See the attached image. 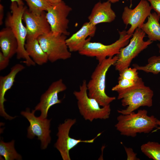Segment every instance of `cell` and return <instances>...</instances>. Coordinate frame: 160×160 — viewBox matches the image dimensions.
Listing matches in <instances>:
<instances>
[{
    "label": "cell",
    "mask_w": 160,
    "mask_h": 160,
    "mask_svg": "<svg viewBox=\"0 0 160 160\" xmlns=\"http://www.w3.org/2000/svg\"><path fill=\"white\" fill-rule=\"evenodd\" d=\"M25 1L31 12L35 14L41 13L52 5L47 0H23Z\"/></svg>",
    "instance_id": "cb8c5ba5"
},
{
    "label": "cell",
    "mask_w": 160,
    "mask_h": 160,
    "mask_svg": "<svg viewBox=\"0 0 160 160\" xmlns=\"http://www.w3.org/2000/svg\"><path fill=\"white\" fill-rule=\"evenodd\" d=\"M27 7L19 5L16 2H11V12H8L5 21V27L10 28L15 35L18 42L17 58L25 60L23 62L28 66H35L36 63L28 55L25 49L27 35L26 28L23 23V15Z\"/></svg>",
    "instance_id": "7a4b0ae2"
},
{
    "label": "cell",
    "mask_w": 160,
    "mask_h": 160,
    "mask_svg": "<svg viewBox=\"0 0 160 160\" xmlns=\"http://www.w3.org/2000/svg\"><path fill=\"white\" fill-rule=\"evenodd\" d=\"M72 10V8L63 1L52 5L47 9L46 17L52 33L66 36L69 35L68 31L69 20L67 17Z\"/></svg>",
    "instance_id": "8fae6325"
},
{
    "label": "cell",
    "mask_w": 160,
    "mask_h": 160,
    "mask_svg": "<svg viewBox=\"0 0 160 160\" xmlns=\"http://www.w3.org/2000/svg\"><path fill=\"white\" fill-rule=\"evenodd\" d=\"M66 89L67 87L61 79L53 82L50 85L41 95L40 102L35 108L36 111L41 112L40 117L47 118L49 108L55 105L61 103V100L58 98L59 93Z\"/></svg>",
    "instance_id": "5bb4252c"
},
{
    "label": "cell",
    "mask_w": 160,
    "mask_h": 160,
    "mask_svg": "<svg viewBox=\"0 0 160 160\" xmlns=\"http://www.w3.org/2000/svg\"><path fill=\"white\" fill-rule=\"evenodd\" d=\"M9 57L4 56L2 52H0V71H1L6 68L8 65L9 62Z\"/></svg>",
    "instance_id": "83f0119b"
},
{
    "label": "cell",
    "mask_w": 160,
    "mask_h": 160,
    "mask_svg": "<svg viewBox=\"0 0 160 160\" xmlns=\"http://www.w3.org/2000/svg\"><path fill=\"white\" fill-rule=\"evenodd\" d=\"M73 94L77 100L79 112L85 120L92 122L95 119L109 118L110 105L102 107L95 99L88 96L86 80L83 81L79 90L74 91Z\"/></svg>",
    "instance_id": "277c9868"
},
{
    "label": "cell",
    "mask_w": 160,
    "mask_h": 160,
    "mask_svg": "<svg viewBox=\"0 0 160 160\" xmlns=\"http://www.w3.org/2000/svg\"><path fill=\"white\" fill-rule=\"evenodd\" d=\"M25 68L23 65L16 64L11 68L10 72L7 75L0 76V114L6 119L11 120L16 117L11 116L5 112L4 104L7 100L5 98V95L13 86L17 74Z\"/></svg>",
    "instance_id": "2e32d148"
},
{
    "label": "cell",
    "mask_w": 160,
    "mask_h": 160,
    "mask_svg": "<svg viewBox=\"0 0 160 160\" xmlns=\"http://www.w3.org/2000/svg\"><path fill=\"white\" fill-rule=\"evenodd\" d=\"M11 2H16L19 5H24L22 0H10Z\"/></svg>",
    "instance_id": "1f68e13d"
},
{
    "label": "cell",
    "mask_w": 160,
    "mask_h": 160,
    "mask_svg": "<svg viewBox=\"0 0 160 160\" xmlns=\"http://www.w3.org/2000/svg\"><path fill=\"white\" fill-rule=\"evenodd\" d=\"M132 36L130 42L116 55L118 59L113 65L119 72L129 67L133 59L153 42L148 39L144 40L145 33L140 28L135 30Z\"/></svg>",
    "instance_id": "52a82bcc"
},
{
    "label": "cell",
    "mask_w": 160,
    "mask_h": 160,
    "mask_svg": "<svg viewBox=\"0 0 160 160\" xmlns=\"http://www.w3.org/2000/svg\"><path fill=\"white\" fill-rule=\"evenodd\" d=\"M157 45L159 49V52L160 54V55L159 56L160 57V44L159 43L157 44Z\"/></svg>",
    "instance_id": "e575fe53"
},
{
    "label": "cell",
    "mask_w": 160,
    "mask_h": 160,
    "mask_svg": "<svg viewBox=\"0 0 160 160\" xmlns=\"http://www.w3.org/2000/svg\"><path fill=\"white\" fill-rule=\"evenodd\" d=\"M152 9L150 4L146 0H141L133 9L125 6L121 18L126 26L129 24L131 25L130 27L127 31V33L132 35L137 28H140Z\"/></svg>",
    "instance_id": "7c38bea8"
},
{
    "label": "cell",
    "mask_w": 160,
    "mask_h": 160,
    "mask_svg": "<svg viewBox=\"0 0 160 160\" xmlns=\"http://www.w3.org/2000/svg\"><path fill=\"white\" fill-rule=\"evenodd\" d=\"M119 0H108L111 3H114L119 1Z\"/></svg>",
    "instance_id": "836d02e7"
},
{
    "label": "cell",
    "mask_w": 160,
    "mask_h": 160,
    "mask_svg": "<svg viewBox=\"0 0 160 160\" xmlns=\"http://www.w3.org/2000/svg\"><path fill=\"white\" fill-rule=\"evenodd\" d=\"M96 30V26L90 22L84 23L76 33L66 39V43L71 52H79L93 37Z\"/></svg>",
    "instance_id": "9a60e30c"
},
{
    "label": "cell",
    "mask_w": 160,
    "mask_h": 160,
    "mask_svg": "<svg viewBox=\"0 0 160 160\" xmlns=\"http://www.w3.org/2000/svg\"><path fill=\"white\" fill-rule=\"evenodd\" d=\"M118 84L112 88V91L117 93L135 86L144 84L141 78L138 81H134L125 79H118Z\"/></svg>",
    "instance_id": "d4e9b609"
},
{
    "label": "cell",
    "mask_w": 160,
    "mask_h": 160,
    "mask_svg": "<svg viewBox=\"0 0 160 160\" xmlns=\"http://www.w3.org/2000/svg\"><path fill=\"white\" fill-rule=\"evenodd\" d=\"M4 7L3 5L0 4V25H2L3 23V19L4 17Z\"/></svg>",
    "instance_id": "f546056e"
},
{
    "label": "cell",
    "mask_w": 160,
    "mask_h": 160,
    "mask_svg": "<svg viewBox=\"0 0 160 160\" xmlns=\"http://www.w3.org/2000/svg\"><path fill=\"white\" fill-rule=\"evenodd\" d=\"M47 1L52 5L57 4L61 2L62 0H47Z\"/></svg>",
    "instance_id": "4dcf8cb0"
},
{
    "label": "cell",
    "mask_w": 160,
    "mask_h": 160,
    "mask_svg": "<svg viewBox=\"0 0 160 160\" xmlns=\"http://www.w3.org/2000/svg\"><path fill=\"white\" fill-rule=\"evenodd\" d=\"M160 17L155 12L151 13L148 17L147 21L140 28L147 34L148 40L153 41H160Z\"/></svg>",
    "instance_id": "ffe728a7"
},
{
    "label": "cell",
    "mask_w": 160,
    "mask_h": 160,
    "mask_svg": "<svg viewBox=\"0 0 160 160\" xmlns=\"http://www.w3.org/2000/svg\"><path fill=\"white\" fill-rule=\"evenodd\" d=\"M148 64L144 66L139 65L137 64H133V67L137 70L142 71L146 73H151L157 74L160 72V57L153 56L148 60Z\"/></svg>",
    "instance_id": "603a6c76"
},
{
    "label": "cell",
    "mask_w": 160,
    "mask_h": 160,
    "mask_svg": "<svg viewBox=\"0 0 160 160\" xmlns=\"http://www.w3.org/2000/svg\"><path fill=\"white\" fill-rule=\"evenodd\" d=\"M124 148L127 154V160H139L140 159L137 157V154L134 151L132 148L124 146Z\"/></svg>",
    "instance_id": "4316f807"
},
{
    "label": "cell",
    "mask_w": 160,
    "mask_h": 160,
    "mask_svg": "<svg viewBox=\"0 0 160 160\" xmlns=\"http://www.w3.org/2000/svg\"><path fill=\"white\" fill-rule=\"evenodd\" d=\"M22 18L27 30L26 38L37 39L39 36L51 31L45 11L40 14H35L27 8L23 12Z\"/></svg>",
    "instance_id": "4fadbf2b"
},
{
    "label": "cell",
    "mask_w": 160,
    "mask_h": 160,
    "mask_svg": "<svg viewBox=\"0 0 160 160\" xmlns=\"http://www.w3.org/2000/svg\"><path fill=\"white\" fill-rule=\"evenodd\" d=\"M140 149L149 158L153 160H160V143L149 141L142 144Z\"/></svg>",
    "instance_id": "7402d4cb"
},
{
    "label": "cell",
    "mask_w": 160,
    "mask_h": 160,
    "mask_svg": "<svg viewBox=\"0 0 160 160\" xmlns=\"http://www.w3.org/2000/svg\"><path fill=\"white\" fill-rule=\"evenodd\" d=\"M118 59L116 55L108 57L98 63L87 84L88 96L95 99L102 107L110 105L116 100L115 97L109 96L105 92V79L108 70Z\"/></svg>",
    "instance_id": "3957f363"
},
{
    "label": "cell",
    "mask_w": 160,
    "mask_h": 160,
    "mask_svg": "<svg viewBox=\"0 0 160 160\" xmlns=\"http://www.w3.org/2000/svg\"><path fill=\"white\" fill-rule=\"evenodd\" d=\"M117 99L121 100V105L126 109L118 110L120 114H129L140 107H150L153 105V90L143 84L137 85L118 92Z\"/></svg>",
    "instance_id": "5b68a950"
},
{
    "label": "cell",
    "mask_w": 160,
    "mask_h": 160,
    "mask_svg": "<svg viewBox=\"0 0 160 160\" xmlns=\"http://www.w3.org/2000/svg\"><path fill=\"white\" fill-rule=\"evenodd\" d=\"M15 141L6 143L1 140L0 142V158L3 157L5 160H20L22 159L21 155L18 153L14 147Z\"/></svg>",
    "instance_id": "44dd1931"
},
{
    "label": "cell",
    "mask_w": 160,
    "mask_h": 160,
    "mask_svg": "<svg viewBox=\"0 0 160 160\" xmlns=\"http://www.w3.org/2000/svg\"><path fill=\"white\" fill-rule=\"evenodd\" d=\"M66 36L55 34L51 31L37 38L41 48L47 56L48 61L51 63L60 60H66L71 57V52L66 44Z\"/></svg>",
    "instance_id": "ba28073f"
},
{
    "label": "cell",
    "mask_w": 160,
    "mask_h": 160,
    "mask_svg": "<svg viewBox=\"0 0 160 160\" xmlns=\"http://www.w3.org/2000/svg\"><path fill=\"white\" fill-rule=\"evenodd\" d=\"M25 47L28 55L36 64L42 65L48 61L47 56L41 48L37 39L26 38Z\"/></svg>",
    "instance_id": "d6986e66"
},
{
    "label": "cell",
    "mask_w": 160,
    "mask_h": 160,
    "mask_svg": "<svg viewBox=\"0 0 160 160\" xmlns=\"http://www.w3.org/2000/svg\"><path fill=\"white\" fill-rule=\"evenodd\" d=\"M18 47L17 40L11 29L5 27L0 31V47L1 52L10 59L16 54Z\"/></svg>",
    "instance_id": "ac0fdd59"
},
{
    "label": "cell",
    "mask_w": 160,
    "mask_h": 160,
    "mask_svg": "<svg viewBox=\"0 0 160 160\" xmlns=\"http://www.w3.org/2000/svg\"><path fill=\"white\" fill-rule=\"evenodd\" d=\"M119 39L113 43L105 45L100 42L88 41L79 52L81 55L95 57L98 61L102 62L107 57H113L119 54L121 48L127 45L132 35L127 33L124 30L119 31Z\"/></svg>",
    "instance_id": "8992f818"
},
{
    "label": "cell",
    "mask_w": 160,
    "mask_h": 160,
    "mask_svg": "<svg viewBox=\"0 0 160 160\" xmlns=\"http://www.w3.org/2000/svg\"><path fill=\"white\" fill-rule=\"evenodd\" d=\"M36 111L33 110L31 112L27 108L25 111L21 112V114L25 117L29 123L27 129V137L33 139L37 136L41 141V147L42 150L46 149L50 143L51 137L50 129L51 119L42 118L40 116L36 117L35 115Z\"/></svg>",
    "instance_id": "9c48e42d"
},
{
    "label": "cell",
    "mask_w": 160,
    "mask_h": 160,
    "mask_svg": "<svg viewBox=\"0 0 160 160\" xmlns=\"http://www.w3.org/2000/svg\"><path fill=\"white\" fill-rule=\"evenodd\" d=\"M157 124L158 125L157 127L156 128V129L155 131L158 130H160V120L158 119L157 121Z\"/></svg>",
    "instance_id": "d6a6232c"
},
{
    "label": "cell",
    "mask_w": 160,
    "mask_h": 160,
    "mask_svg": "<svg viewBox=\"0 0 160 160\" xmlns=\"http://www.w3.org/2000/svg\"><path fill=\"white\" fill-rule=\"evenodd\" d=\"M76 122L75 119H67L58 127L57 140L55 144V148L59 151L63 160H71L70 151L80 143H93L101 134L100 133L94 138L89 140L77 139L70 137L69 132L71 127Z\"/></svg>",
    "instance_id": "30bf717a"
},
{
    "label": "cell",
    "mask_w": 160,
    "mask_h": 160,
    "mask_svg": "<svg viewBox=\"0 0 160 160\" xmlns=\"http://www.w3.org/2000/svg\"><path fill=\"white\" fill-rule=\"evenodd\" d=\"M115 125L122 135L135 137L137 133H149L158 125V119L154 116H149L147 110H139L127 114H120L117 118Z\"/></svg>",
    "instance_id": "6da1fadb"
},
{
    "label": "cell",
    "mask_w": 160,
    "mask_h": 160,
    "mask_svg": "<svg viewBox=\"0 0 160 160\" xmlns=\"http://www.w3.org/2000/svg\"><path fill=\"white\" fill-rule=\"evenodd\" d=\"M116 17L115 13L112 9L111 3L107 1L95 4L88 19L92 24L96 26L100 23H111L114 20Z\"/></svg>",
    "instance_id": "e0dca14e"
},
{
    "label": "cell",
    "mask_w": 160,
    "mask_h": 160,
    "mask_svg": "<svg viewBox=\"0 0 160 160\" xmlns=\"http://www.w3.org/2000/svg\"><path fill=\"white\" fill-rule=\"evenodd\" d=\"M150 3L152 9L160 17V0H146Z\"/></svg>",
    "instance_id": "f1b7e54d"
},
{
    "label": "cell",
    "mask_w": 160,
    "mask_h": 160,
    "mask_svg": "<svg viewBox=\"0 0 160 160\" xmlns=\"http://www.w3.org/2000/svg\"><path fill=\"white\" fill-rule=\"evenodd\" d=\"M137 70L135 68H126L119 72L118 79H125L134 81H138L141 78L139 77Z\"/></svg>",
    "instance_id": "484cf974"
}]
</instances>
